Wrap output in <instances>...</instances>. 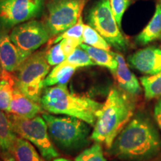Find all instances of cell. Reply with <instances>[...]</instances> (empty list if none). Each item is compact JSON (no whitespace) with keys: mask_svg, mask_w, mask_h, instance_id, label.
<instances>
[{"mask_svg":"<svg viewBox=\"0 0 161 161\" xmlns=\"http://www.w3.org/2000/svg\"><path fill=\"white\" fill-rule=\"evenodd\" d=\"M82 39H83V43H85L86 45L98 49L110 51V44L101 36L96 30L90 25H84Z\"/></svg>","mask_w":161,"mask_h":161,"instance_id":"44dd1931","label":"cell"},{"mask_svg":"<svg viewBox=\"0 0 161 161\" xmlns=\"http://www.w3.org/2000/svg\"><path fill=\"white\" fill-rule=\"evenodd\" d=\"M46 55V52L43 51L32 53L11 74L14 86L26 97L37 103H40L44 80L51 66Z\"/></svg>","mask_w":161,"mask_h":161,"instance_id":"5b68a950","label":"cell"},{"mask_svg":"<svg viewBox=\"0 0 161 161\" xmlns=\"http://www.w3.org/2000/svg\"><path fill=\"white\" fill-rule=\"evenodd\" d=\"M52 140L64 151H77L88 144L90 128L86 122L72 116H57L43 113Z\"/></svg>","mask_w":161,"mask_h":161,"instance_id":"277c9868","label":"cell"},{"mask_svg":"<svg viewBox=\"0 0 161 161\" xmlns=\"http://www.w3.org/2000/svg\"><path fill=\"white\" fill-rule=\"evenodd\" d=\"M66 61L71 65L75 66L77 69L80 67L96 65V64L92 61L86 52L84 51L80 46L76 48L75 51L66 58Z\"/></svg>","mask_w":161,"mask_h":161,"instance_id":"603a6c76","label":"cell"},{"mask_svg":"<svg viewBox=\"0 0 161 161\" xmlns=\"http://www.w3.org/2000/svg\"><path fill=\"white\" fill-rule=\"evenodd\" d=\"M84 5L83 0H53L48 5L46 27L50 35L55 36L77 23Z\"/></svg>","mask_w":161,"mask_h":161,"instance_id":"ba28073f","label":"cell"},{"mask_svg":"<svg viewBox=\"0 0 161 161\" xmlns=\"http://www.w3.org/2000/svg\"><path fill=\"white\" fill-rule=\"evenodd\" d=\"M27 57L12 42L7 31L0 30V65L3 71L12 74Z\"/></svg>","mask_w":161,"mask_h":161,"instance_id":"7c38bea8","label":"cell"},{"mask_svg":"<svg viewBox=\"0 0 161 161\" xmlns=\"http://www.w3.org/2000/svg\"><path fill=\"white\" fill-rule=\"evenodd\" d=\"M75 161H107L100 143L96 142L86 148L75 158Z\"/></svg>","mask_w":161,"mask_h":161,"instance_id":"cb8c5ba5","label":"cell"},{"mask_svg":"<svg viewBox=\"0 0 161 161\" xmlns=\"http://www.w3.org/2000/svg\"><path fill=\"white\" fill-rule=\"evenodd\" d=\"M161 152V138L149 116L140 112L116 136L108 153L125 161H149Z\"/></svg>","mask_w":161,"mask_h":161,"instance_id":"6da1fadb","label":"cell"},{"mask_svg":"<svg viewBox=\"0 0 161 161\" xmlns=\"http://www.w3.org/2000/svg\"><path fill=\"white\" fill-rule=\"evenodd\" d=\"M60 43L61 44V48L64 55L67 58L75 51L76 48L78 47L81 43H83V41L80 40L75 39V38H65L60 41Z\"/></svg>","mask_w":161,"mask_h":161,"instance_id":"83f0119b","label":"cell"},{"mask_svg":"<svg viewBox=\"0 0 161 161\" xmlns=\"http://www.w3.org/2000/svg\"><path fill=\"white\" fill-rule=\"evenodd\" d=\"M110 8L114 14L118 25L121 27L122 19L124 13L125 12L128 6L130 5V0H110Z\"/></svg>","mask_w":161,"mask_h":161,"instance_id":"4316f807","label":"cell"},{"mask_svg":"<svg viewBox=\"0 0 161 161\" xmlns=\"http://www.w3.org/2000/svg\"><path fill=\"white\" fill-rule=\"evenodd\" d=\"M10 37L17 48L29 57L51 37L46 25L37 20H31L13 28Z\"/></svg>","mask_w":161,"mask_h":161,"instance_id":"30bf717a","label":"cell"},{"mask_svg":"<svg viewBox=\"0 0 161 161\" xmlns=\"http://www.w3.org/2000/svg\"><path fill=\"white\" fill-rule=\"evenodd\" d=\"M154 115L156 123L161 130V97L159 98L158 102H157L155 106H154Z\"/></svg>","mask_w":161,"mask_h":161,"instance_id":"f1b7e54d","label":"cell"},{"mask_svg":"<svg viewBox=\"0 0 161 161\" xmlns=\"http://www.w3.org/2000/svg\"><path fill=\"white\" fill-rule=\"evenodd\" d=\"M53 161H70L69 160H66V159H64V158H55L54 159Z\"/></svg>","mask_w":161,"mask_h":161,"instance_id":"d6a6232c","label":"cell"},{"mask_svg":"<svg viewBox=\"0 0 161 161\" xmlns=\"http://www.w3.org/2000/svg\"><path fill=\"white\" fill-rule=\"evenodd\" d=\"M12 154L17 161H45L31 142L20 136L15 141Z\"/></svg>","mask_w":161,"mask_h":161,"instance_id":"d6986e66","label":"cell"},{"mask_svg":"<svg viewBox=\"0 0 161 161\" xmlns=\"http://www.w3.org/2000/svg\"><path fill=\"white\" fill-rule=\"evenodd\" d=\"M44 0H0V30L8 31L40 14Z\"/></svg>","mask_w":161,"mask_h":161,"instance_id":"9c48e42d","label":"cell"},{"mask_svg":"<svg viewBox=\"0 0 161 161\" xmlns=\"http://www.w3.org/2000/svg\"><path fill=\"white\" fill-rule=\"evenodd\" d=\"M3 161H17V160L12 153H5L4 154Z\"/></svg>","mask_w":161,"mask_h":161,"instance_id":"f546056e","label":"cell"},{"mask_svg":"<svg viewBox=\"0 0 161 161\" xmlns=\"http://www.w3.org/2000/svg\"><path fill=\"white\" fill-rule=\"evenodd\" d=\"M114 55L117 60L118 66L113 75L115 76L119 88L132 96L139 95L142 88L138 79L129 69L123 56L116 52H114Z\"/></svg>","mask_w":161,"mask_h":161,"instance_id":"5bb4252c","label":"cell"},{"mask_svg":"<svg viewBox=\"0 0 161 161\" xmlns=\"http://www.w3.org/2000/svg\"><path fill=\"white\" fill-rule=\"evenodd\" d=\"M9 116L16 134L36 146L46 160L50 161L59 157V153L49 136L47 124L43 117L37 116L32 119H25L10 114Z\"/></svg>","mask_w":161,"mask_h":161,"instance_id":"8992f818","label":"cell"},{"mask_svg":"<svg viewBox=\"0 0 161 161\" xmlns=\"http://www.w3.org/2000/svg\"><path fill=\"white\" fill-rule=\"evenodd\" d=\"M134 111L135 102L132 96L120 88L113 87L97 113L90 138L98 143L104 144L108 149L134 116Z\"/></svg>","mask_w":161,"mask_h":161,"instance_id":"7a4b0ae2","label":"cell"},{"mask_svg":"<svg viewBox=\"0 0 161 161\" xmlns=\"http://www.w3.org/2000/svg\"><path fill=\"white\" fill-rule=\"evenodd\" d=\"M43 110L40 103L26 97L14 86L13 96L8 114L18 117L32 119L37 116Z\"/></svg>","mask_w":161,"mask_h":161,"instance_id":"4fadbf2b","label":"cell"},{"mask_svg":"<svg viewBox=\"0 0 161 161\" xmlns=\"http://www.w3.org/2000/svg\"><path fill=\"white\" fill-rule=\"evenodd\" d=\"M46 56V60L50 66H57L64 62L66 58L62 50L60 43H56L51 49L48 50Z\"/></svg>","mask_w":161,"mask_h":161,"instance_id":"484cf974","label":"cell"},{"mask_svg":"<svg viewBox=\"0 0 161 161\" xmlns=\"http://www.w3.org/2000/svg\"><path fill=\"white\" fill-rule=\"evenodd\" d=\"M88 25L96 30L110 46L119 51H125L128 42L121 33L119 26L113 14L110 0H99L90 10Z\"/></svg>","mask_w":161,"mask_h":161,"instance_id":"52a82bcc","label":"cell"},{"mask_svg":"<svg viewBox=\"0 0 161 161\" xmlns=\"http://www.w3.org/2000/svg\"><path fill=\"white\" fill-rule=\"evenodd\" d=\"M140 81L147 100L161 97V72L155 75L142 76L140 78Z\"/></svg>","mask_w":161,"mask_h":161,"instance_id":"ffe728a7","label":"cell"},{"mask_svg":"<svg viewBox=\"0 0 161 161\" xmlns=\"http://www.w3.org/2000/svg\"><path fill=\"white\" fill-rule=\"evenodd\" d=\"M14 90L12 75L0 80V110L8 113Z\"/></svg>","mask_w":161,"mask_h":161,"instance_id":"7402d4cb","label":"cell"},{"mask_svg":"<svg viewBox=\"0 0 161 161\" xmlns=\"http://www.w3.org/2000/svg\"><path fill=\"white\" fill-rule=\"evenodd\" d=\"M77 68L66 61L58 64L48 74L44 80V88L56 85H66Z\"/></svg>","mask_w":161,"mask_h":161,"instance_id":"ac0fdd59","label":"cell"},{"mask_svg":"<svg viewBox=\"0 0 161 161\" xmlns=\"http://www.w3.org/2000/svg\"><path fill=\"white\" fill-rule=\"evenodd\" d=\"M4 77H5V72L3 71V68H2L1 65H0V80L3 79Z\"/></svg>","mask_w":161,"mask_h":161,"instance_id":"4dcf8cb0","label":"cell"},{"mask_svg":"<svg viewBox=\"0 0 161 161\" xmlns=\"http://www.w3.org/2000/svg\"><path fill=\"white\" fill-rule=\"evenodd\" d=\"M79 46L86 52L96 65L108 68L113 74H114L117 69L118 62L114 57V52L92 47L85 43H81Z\"/></svg>","mask_w":161,"mask_h":161,"instance_id":"2e32d148","label":"cell"},{"mask_svg":"<svg viewBox=\"0 0 161 161\" xmlns=\"http://www.w3.org/2000/svg\"><path fill=\"white\" fill-rule=\"evenodd\" d=\"M17 136L9 114L0 110V150L3 154L12 153Z\"/></svg>","mask_w":161,"mask_h":161,"instance_id":"9a60e30c","label":"cell"},{"mask_svg":"<svg viewBox=\"0 0 161 161\" xmlns=\"http://www.w3.org/2000/svg\"><path fill=\"white\" fill-rule=\"evenodd\" d=\"M152 161H161V152L158 157H156L155 158L153 159Z\"/></svg>","mask_w":161,"mask_h":161,"instance_id":"1f68e13d","label":"cell"},{"mask_svg":"<svg viewBox=\"0 0 161 161\" xmlns=\"http://www.w3.org/2000/svg\"><path fill=\"white\" fill-rule=\"evenodd\" d=\"M128 61L140 72L155 75L161 72V48L150 46L139 50L128 58Z\"/></svg>","mask_w":161,"mask_h":161,"instance_id":"8fae6325","label":"cell"},{"mask_svg":"<svg viewBox=\"0 0 161 161\" xmlns=\"http://www.w3.org/2000/svg\"><path fill=\"white\" fill-rule=\"evenodd\" d=\"M40 104L49 114L80 119L92 126L95 125L97 113L103 105L89 97L70 92L66 85L44 88Z\"/></svg>","mask_w":161,"mask_h":161,"instance_id":"3957f363","label":"cell"},{"mask_svg":"<svg viewBox=\"0 0 161 161\" xmlns=\"http://www.w3.org/2000/svg\"><path fill=\"white\" fill-rule=\"evenodd\" d=\"M84 25L82 16L80 15V17L78 18V22L75 25L70 27L69 29H67L63 33H61L59 36L55 38V40L52 41V44H56L58 42L61 41L63 39L65 38H75V39L80 40L83 41L82 37H83V32L84 29Z\"/></svg>","mask_w":161,"mask_h":161,"instance_id":"d4e9b609","label":"cell"},{"mask_svg":"<svg viewBox=\"0 0 161 161\" xmlns=\"http://www.w3.org/2000/svg\"><path fill=\"white\" fill-rule=\"evenodd\" d=\"M161 37V5H157L154 16L146 28L136 37L140 45H147Z\"/></svg>","mask_w":161,"mask_h":161,"instance_id":"e0dca14e","label":"cell"}]
</instances>
